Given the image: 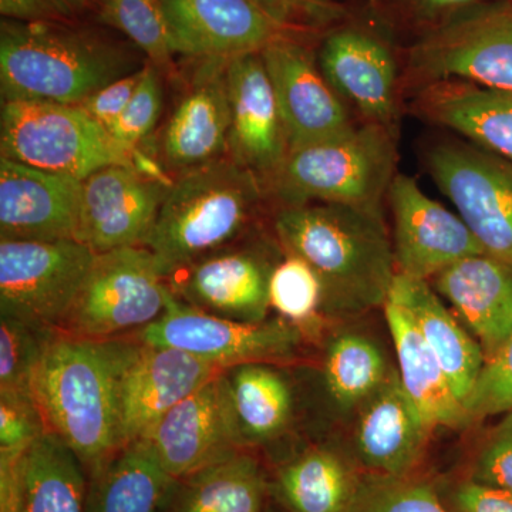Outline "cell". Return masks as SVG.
Instances as JSON below:
<instances>
[{"instance_id": "6da1fadb", "label": "cell", "mask_w": 512, "mask_h": 512, "mask_svg": "<svg viewBox=\"0 0 512 512\" xmlns=\"http://www.w3.org/2000/svg\"><path fill=\"white\" fill-rule=\"evenodd\" d=\"M137 346L52 332L30 377L46 430L76 454L89 477L123 448L120 382Z\"/></svg>"}, {"instance_id": "7a4b0ae2", "label": "cell", "mask_w": 512, "mask_h": 512, "mask_svg": "<svg viewBox=\"0 0 512 512\" xmlns=\"http://www.w3.org/2000/svg\"><path fill=\"white\" fill-rule=\"evenodd\" d=\"M275 229L288 254L318 274L323 308L359 313L384 306L397 268L382 207L291 205L279 212Z\"/></svg>"}, {"instance_id": "3957f363", "label": "cell", "mask_w": 512, "mask_h": 512, "mask_svg": "<svg viewBox=\"0 0 512 512\" xmlns=\"http://www.w3.org/2000/svg\"><path fill=\"white\" fill-rule=\"evenodd\" d=\"M130 72L116 43L72 23L15 22L0 26V87L5 101L79 106Z\"/></svg>"}, {"instance_id": "277c9868", "label": "cell", "mask_w": 512, "mask_h": 512, "mask_svg": "<svg viewBox=\"0 0 512 512\" xmlns=\"http://www.w3.org/2000/svg\"><path fill=\"white\" fill-rule=\"evenodd\" d=\"M258 175L225 157L181 173L170 185L144 247L164 275L224 247L261 198Z\"/></svg>"}, {"instance_id": "5b68a950", "label": "cell", "mask_w": 512, "mask_h": 512, "mask_svg": "<svg viewBox=\"0 0 512 512\" xmlns=\"http://www.w3.org/2000/svg\"><path fill=\"white\" fill-rule=\"evenodd\" d=\"M396 163L393 128L366 123L289 151L266 181L286 207L325 202L380 208L397 175Z\"/></svg>"}, {"instance_id": "8992f818", "label": "cell", "mask_w": 512, "mask_h": 512, "mask_svg": "<svg viewBox=\"0 0 512 512\" xmlns=\"http://www.w3.org/2000/svg\"><path fill=\"white\" fill-rule=\"evenodd\" d=\"M0 151L16 163L80 181L109 165H134L136 157L79 106L45 101L3 103Z\"/></svg>"}, {"instance_id": "52a82bcc", "label": "cell", "mask_w": 512, "mask_h": 512, "mask_svg": "<svg viewBox=\"0 0 512 512\" xmlns=\"http://www.w3.org/2000/svg\"><path fill=\"white\" fill-rule=\"evenodd\" d=\"M164 272L146 247H126L96 255L82 291L59 329L67 335L109 339L156 322L171 292Z\"/></svg>"}, {"instance_id": "ba28073f", "label": "cell", "mask_w": 512, "mask_h": 512, "mask_svg": "<svg viewBox=\"0 0 512 512\" xmlns=\"http://www.w3.org/2000/svg\"><path fill=\"white\" fill-rule=\"evenodd\" d=\"M96 252L79 241L0 239V312L59 329L82 291Z\"/></svg>"}, {"instance_id": "9c48e42d", "label": "cell", "mask_w": 512, "mask_h": 512, "mask_svg": "<svg viewBox=\"0 0 512 512\" xmlns=\"http://www.w3.org/2000/svg\"><path fill=\"white\" fill-rule=\"evenodd\" d=\"M427 168L484 255L512 268V163L483 148L448 141L431 148Z\"/></svg>"}, {"instance_id": "30bf717a", "label": "cell", "mask_w": 512, "mask_h": 512, "mask_svg": "<svg viewBox=\"0 0 512 512\" xmlns=\"http://www.w3.org/2000/svg\"><path fill=\"white\" fill-rule=\"evenodd\" d=\"M138 342L181 350L211 365L262 363L291 356L301 342V329L285 319L242 322L185 305L174 293L163 315L141 330Z\"/></svg>"}, {"instance_id": "8fae6325", "label": "cell", "mask_w": 512, "mask_h": 512, "mask_svg": "<svg viewBox=\"0 0 512 512\" xmlns=\"http://www.w3.org/2000/svg\"><path fill=\"white\" fill-rule=\"evenodd\" d=\"M409 67L426 86L460 79L512 90V5L447 23L414 46Z\"/></svg>"}, {"instance_id": "7c38bea8", "label": "cell", "mask_w": 512, "mask_h": 512, "mask_svg": "<svg viewBox=\"0 0 512 512\" xmlns=\"http://www.w3.org/2000/svg\"><path fill=\"white\" fill-rule=\"evenodd\" d=\"M171 183L134 165H109L82 181L76 241L96 254L144 242Z\"/></svg>"}, {"instance_id": "4fadbf2b", "label": "cell", "mask_w": 512, "mask_h": 512, "mask_svg": "<svg viewBox=\"0 0 512 512\" xmlns=\"http://www.w3.org/2000/svg\"><path fill=\"white\" fill-rule=\"evenodd\" d=\"M144 440L174 480L190 476L245 446L227 375L218 373L185 397Z\"/></svg>"}, {"instance_id": "5bb4252c", "label": "cell", "mask_w": 512, "mask_h": 512, "mask_svg": "<svg viewBox=\"0 0 512 512\" xmlns=\"http://www.w3.org/2000/svg\"><path fill=\"white\" fill-rule=\"evenodd\" d=\"M298 36L279 37L261 52L291 150L338 137L355 127L345 103Z\"/></svg>"}, {"instance_id": "9a60e30c", "label": "cell", "mask_w": 512, "mask_h": 512, "mask_svg": "<svg viewBox=\"0 0 512 512\" xmlns=\"http://www.w3.org/2000/svg\"><path fill=\"white\" fill-rule=\"evenodd\" d=\"M387 195L397 274L429 281L463 259L484 254L460 215L431 200L409 175L397 174Z\"/></svg>"}, {"instance_id": "2e32d148", "label": "cell", "mask_w": 512, "mask_h": 512, "mask_svg": "<svg viewBox=\"0 0 512 512\" xmlns=\"http://www.w3.org/2000/svg\"><path fill=\"white\" fill-rule=\"evenodd\" d=\"M171 47L192 59L259 53L279 37L299 35L272 19L255 0H160Z\"/></svg>"}, {"instance_id": "e0dca14e", "label": "cell", "mask_w": 512, "mask_h": 512, "mask_svg": "<svg viewBox=\"0 0 512 512\" xmlns=\"http://www.w3.org/2000/svg\"><path fill=\"white\" fill-rule=\"evenodd\" d=\"M221 372L181 350L138 342L120 382L121 447L146 439L165 414Z\"/></svg>"}, {"instance_id": "ac0fdd59", "label": "cell", "mask_w": 512, "mask_h": 512, "mask_svg": "<svg viewBox=\"0 0 512 512\" xmlns=\"http://www.w3.org/2000/svg\"><path fill=\"white\" fill-rule=\"evenodd\" d=\"M82 181L0 160V238L76 241Z\"/></svg>"}, {"instance_id": "d6986e66", "label": "cell", "mask_w": 512, "mask_h": 512, "mask_svg": "<svg viewBox=\"0 0 512 512\" xmlns=\"http://www.w3.org/2000/svg\"><path fill=\"white\" fill-rule=\"evenodd\" d=\"M227 79V156L266 181L284 164L291 148L261 52L229 60Z\"/></svg>"}, {"instance_id": "ffe728a7", "label": "cell", "mask_w": 512, "mask_h": 512, "mask_svg": "<svg viewBox=\"0 0 512 512\" xmlns=\"http://www.w3.org/2000/svg\"><path fill=\"white\" fill-rule=\"evenodd\" d=\"M225 59L200 60L190 89L175 107L161 138L164 163L178 173L228 154L229 107Z\"/></svg>"}, {"instance_id": "44dd1931", "label": "cell", "mask_w": 512, "mask_h": 512, "mask_svg": "<svg viewBox=\"0 0 512 512\" xmlns=\"http://www.w3.org/2000/svg\"><path fill=\"white\" fill-rule=\"evenodd\" d=\"M431 434L392 369L379 389L357 407L355 447L373 474L404 477L419 464Z\"/></svg>"}, {"instance_id": "7402d4cb", "label": "cell", "mask_w": 512, "mask_h": 512, "mask_svg": "<svg viewBox=\"0 0 512 512\" xmlns=\"http://www.w3.org/2000/svg\"><path fill=\"white\" fill-rule=\"evenodd\" d=\"M319 67L340 99L353 104L367 123L392 127L397 103L396 63L376 37L362 30H336L323 43Z\"/></svg>"}, {"instance_id": "603a6c76", "label": "cell", "mask_w": 512, "mask_h": 512, "mask_svg": "<svg viewBox=\"0 0 512 512\" xmlns=\"http://www.w3.org/2000/svg\"><path fill=\"white\" fill-rule=\"evenodd\" d=\"M434 279V291L454 306L493 359L512 332V268L487 255L470 256Z\"/></svg>"}, {"instance_id": "cb8c5ba5", "label": "cell", "mask_w": 512, "mask_h": 512, "mask_svg": "<svg viewBox=\"0 0 512 512\" xmlns=\"http://www.w3.org/2000/svg\"><path fill=\"white\" fill-rule=\"evenodd\" d=\"M272 269L252 252L210 255L191 266L181 291L204 311L242 322H264Z\"/></svg>"}, {"instance_id": "d4e9b609", "label": "cell", "mask_w": 512, "mask_h": 512, "mask_svg": "<svg viewBox=\"0 0 512 512\" xmlns=\"http://www.w3.org/2000/svg\"><path fill=\"white\" fill-rule=\"evenodd\" d=\"M410 312L421 336L439 359L454 394L466 404L485 365L480 343L451 315L429 282L397 274L389 298Z\"/></svg>"}, {"instance_id": "484cf974", "label": "cell", "mask_w": 512, "mask_h": 512, "mask_svg": "<svg viewBox=\"0 0 512 512\" xmlns=\"http://www.w3.org/2000/svg\"><path fill=\"white\" fill-rule=\"evenodd\" d=\"M383 308L396 346L400 380L424 423L431 431L437 427L460 429L470 424L466 407L454 394L446 372L410 312L392 299H387Z\"/></svg>"}, {"instance_id": "4316f807", "label": "cell", "mask_w": 512, "mask_h": 512, "mask_svg": "<svg viewBox=\"0 0 512 512\" xmlns=\"http://www.w3.org/2000/svg\"><path fill=\"white\" fill-rule=\"evenodd\" d=\"M420 110L430 120L512 163V90L468 83L431 84L421 96Z\"/></svg>"}, {"instance_id": "83f0119b", "label": "cell", "mask_w": 512, "mask_h": 512, "mask_svg": "<svg viewBox=\"0 0 512 512\" xmlns=\"http://www.w3.org/2000/svg\"><path fill=\"white\" fill-rule=\"evenodd\" d=\"M266 493L258 461L238 450L175 480L160 512H264Z\"/></svg>"}, {"instance_id": "f1b7e54d", "label": "cell", "mask_w": 512, "mask_h": 512, "mask_svg": "<svg viewBox=\"0 0 512 512\" xmlns=\"http://www.w3.org/2000/svg\"><path fill=\"white\" fill-rule=\"evenodd\" d=\"M174 481L150 444L134 441L89 477L86 512H160Z\"/></svg>"}, {"instance_id": "f546056e", "label": "cell", "mask_w": 512, "mask_h": 512, "mask_svg": "<svg viewBox=\"0 0 512 512\" xmlns=\"http://www.w3.org/2000/svg\"><path fill=\"white\" fill-rule=\"evenodd\" d=\"M20 512H86V471L56 434L46 431L20 460Z\"/></svg>"}, {"instance_id": "4dcf8cb0", "label": "cell", "mask_w": 512, "mask_h": 512, "mask_svg": "<svg viewBox=\"0 0 512 512\" xmlns=\"http://www.w3.org/2000/svg\"><path fill=\"white\" fill-rule=\"evenodd\" d=\"M357 480L342 457L313 448L279 471L276 488L292 512H346Z\"/></svg>"}, {"instance_id": "1f68e13d", "label": "cell", "mask_w": 512, "mask_h": 512, "mask_svg": "<svg viewBox=\"0 0 512 512\" xmlns=\"http://www.w3.org/2000/svg\"><path fill=\"white\" fill-rule=\"evenodd\" d=\"M228 377L229 393L244 443L278 437L292 416L291 389L284 377L261 363L235 367Z\"/></svg>"}, {"instance_id": "d6a6232c", "label": "cell", "mask_w": 512, "mask_h": 512, "mask_svg": "<svg viewBox=\"0 0 512 512\" xmlns=\"http://www.w3.org/2000/svg\"><path fill=\"white\" fill-rule=\"evenodd\" d=\"M392 367L372 340L357 333H342L330 342L325 357V380L333 402L340 409H357L380 384Z\"/></svg>"}, {"instance_id": "836d02e7", "label": "cell", "mask_w": 512, "mask_h": 512, "mask_svg": "<svg viewBox=\"0 0 512 512\" xmlns=\"http://www.w3.org/2000/svg\"><path fill=\"white\" fill-rule=\"evenodd\" d=\"M97 9L104 22L146 53L150 64L170 69L174 52L160 0H99Z\"/></svg>"}, {"instance_id": "e575fe53", "label": "cell", "mask_w": 512, "mask_h": 512, "mask_svg": "<svg viewBox=\"0 0 512 512\" xmlns=\"http://www.w3.org/2000/svg\"><path fill=\"white\" fill-rule=\"evenodd\" d=\"M269 306L292 325H309L323 308V286L311 265L288 254L272 269L269 278Z\"/></svg>"}, {"instance_id": "d590c367", "label": "cell", "mask_w": 512, "mask_h": 512, "mask_svg": "<svg viewBox=\"0 0 512 512\" xmlns=\"http://www.w3.org/2000/svg\"><path fill=\"white\" fill-rule=\"evenodd\" d=\"M346 512H448L437 491L409 476L373 474L357 481Z\"/></svg>"}, {"instance_id": "8d00e7d4", "label": "cell", "mask_w": 512, "mask_h": 512, "mask_svg": "<svg viewBox=\"0 0 512 512\" xmlns=\"http://www.w3.org/2000/svg\"><path fill=\"white\" fill-rule=\"evenodd\" d=\"M50 329L35 328L20 320H0V390L30 392V377L42 355Z\"/></svg>"}, {"instance_id": "74e56055", "label": "cell", "mask_w": 512, "mask_h": 512, "mask_svg": "<svg viewBox=\"0 0 512 512\" xmlns=\"http://www.w3.org/2000/svg\"><path fill=\"white\" fill-rule=\"evenodd\" d=\"M163 109V90L157 67L147 64L143 67V77L136 92L128 101L126 110L110 128L111 136L116 138L127 150L136 151L138 144L151 133Z\"/></svg>"}, {"instance_id": "f35d334b", "label": "cell", "mask_w": 512, "mask_h": 512, "mask_svg": "<svg viewBox=\"0 0 512 512\" xmlns=\"http://www.w3.org/2000/svg\"><path fill=\"white\" fill-rule=\"evenodd\" d=\"M464 407L470 423L511 412L512 332L497 355L485 362Z\"/></svg>"}, {"instance_id": "ab89813d", "label": "cell", "mask_w": 512, "mask_h": 512, "mask_svg": "<svg viewBox=\"0 0 512 512\" xmlns=\"http://www.w3.org/2000/svg\"><path fill=\"white\" fill-rule=\"evenodd\" d=\"M46 431L32 392L0 390V454L25 451Z\"/></svg>"}, {"instance_id": "60d3db41", "label": "cell", "mask_w": 512, "mask_h": 512, "mask_svg": "<svg viewBox=\"0 0 512 512\" xmlns=\"http://www.w3.org/2000/svg\"><path fill=\"white\" fill-rule=\"evenodd\" d=\"M262 9L292 32H316L335 25L345 16L336 0H255Z\"/></svg>"}, {"instance_id": "b9f144b4", "label": "cell", "mask_w": 512, "mask_h": 512, "mask_svg": "<svg viewBox=\"0 0 512 512\" xmlns=\"http://www.w3.org/2000/svg\"><path fill=\"white\" fill-rule=\"evenodd\" d=\"M471 480L512 493V410L504 414L485 440Z\"/></svg>"}, {"instance_id": "7bdbcfd3", "label": "cell", "mask_w": 512, "mask_h": 512, "mask_svg": "<svg viewBox=\"0 0 512 512\" xmlns=\"http://www.w3.org/2000/svg\"><path fill=\"white\" fill-rule=\"evenodd\" d=\"M141 77H143V69L114 80L113 83L107 84L99 92L87 97L82 104H79L80 109L86 111L89 116H92L94 120L99 121L101 126L110 131L113 124L126 110L128 101L136 92Z\"/></svg>"}, {"instance_id": "ee69618b", "label": "cell", "mask_w": 512, "mask_h": 512, "mask_svg": "<svg viewBox=\"0 0 512 512\" xmlns=\"http://www.w3.org/2000/svg\"><path fill=\"white\" fill-rule=\"evenodd\" d=\"M446 507L448 512H512V493L470 478L454 488Z\"/></svg>"}, {"instance_id": "f6af8a7d", "label": "cell", "mask_w": 512, "mask_h": 512, "mask_svg": "<svg viewBox=\"0 0 512 512\" xmlns=\"http://www.w3.org/2000/svg\"><path fill=\"white\" fill-rule=\"evenodd\" d=\"M0 13L15 22L72 23L76 13L62 0H0Z\"/></svg>"}, {"instance_id": "bcb514c9", "label": "cell", "mask_w": 512, "mask_h": 512, "mask_svg": "<svg viewBox=\"0 0 512 512\" xmlns=\"http://www.w3.org/2000/svg\"><path fill=\"white\" fill-rule=\"evenodd\" d=\"M427 5L437 9L461 8V6L473 5L480 0H424Z\"/></svg>"}, {"instance_id": "7dc6e473", "label": "cell", "mask_w": 512, "mask_h": 512, "mask_svg": "<svg viewBox=\"0 0 512 512\" xmlns=\"http://www.w3.org/2000/svg\"><path fill=\"white\" fill-rule=\"evenodd\" d=\"M64 5L69 6L74 13L86 12V10L97 8L99 0H62Z\"/></svg>"}]
</instances>
